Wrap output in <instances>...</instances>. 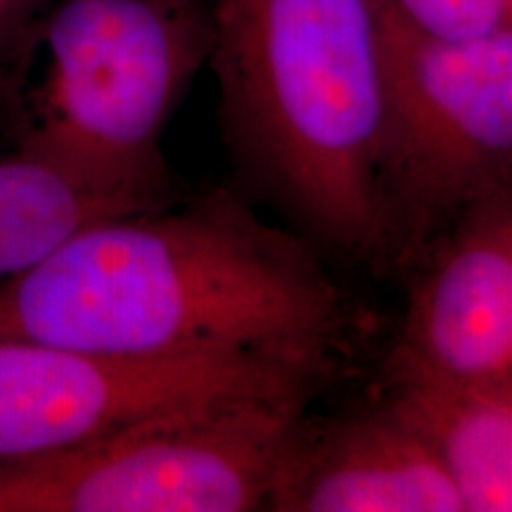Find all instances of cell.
<instances>
[{
	"label": "cell",
	"mask_w": 512,
	"mask_h": 512,
	"mask_svg": "<svg viewBox=\"0 0 512 512\" xmlns=\"http://www.w3.org/2000/svg\"><path fill=\"white\" fill-rule=\"evenodd\" d=\"M342 332V297L313 242L226 190L95 221L0 285L3 337L107 356L332 361Z\"/></svg>",
	"instance_id": "1"
},
{
	"label": "cell",
	"mask_w": 512,
	"mask_h": 512,
	"mask_svg": "<svg viewBox=\"0 0 512 512\" xmlns=\"http://www.w3.org/2000/svg\"><path fill=\"white\" fill-rule=\"evenodd\" d=\"M209 64L238 164L313 245L387 249L384 0H207Z\"/></svg>",
	"instance_id": "2"
},
{
	"label": "cell",
	"mask_w": 512,
	"mask_h": 512,
	"mask_svg": "<svg viewBox=\"0 0 512 512\" xmlns=\"http://www.w3.org/2000/svg\"><path fill=\"white\" fill-rule=\"evenodd\" d=\"M209 50L207 0H50L0 57L15 150L138 209L169 204L164 128Z\"/></svg>",
	"instance_id": "3"
},
{
	"label": "cell",
	"mask_w": 512,
	"mask_h": 512,
	"mask_svg": "<svg viewBox=\"0 0 512 512\" xmlns=\"http://www.w3.org/2000/svg\"><path fill=\"white\" fill-rule=\"evenodd\" d=\"M313 396L164 413L72 451L0 465V512L266 510Z\"/></svg>",
	"instance_id": "4"
},
{
	"label": "cell",
	"mask_w": 512,
	"mask_h": 512,
	"mask_svg": "<svg viewBox=\"0 0 512 512\" xmlns=\"http://www.w3.org/2000/svg\"><path fill=\"white\" fill-rule=\"evenodd\" d=\"M387 247L512 190V34L441 38L384 3Z\"/></svg>",
	"instance_id": "5"
},
{
	"label": "cell",
	"mask_w": 512,
	"mask_h": 512,
	"mask_svg": "<svg viewBox=\"0 0 512 512\" xmlns=\"http://www.w3.org/2000/svg\"><path fill=\"white\" fill-rule=\"evenodd\" d=\"M323 358L221 351L126 358L0 335V465L72 451L157 415L268 396H316Z\"/></svg>",
	"instance_id": "6"
},
{
	"label": "cell",
	"mask_w": 512,
	"mask_h": 512,
	"mask_svg": "<svg viewBox=\"0 0 512 512\" xmlns=\"http://www.w3.org/2000/svg\"><path fill=\"white\" fill-rule=\"evenodd\" d=\"M394 375L512 384V190L467 211L413 287Z\"/></svg>",
	"instance_id": "7"
},
{
	"label": "cell",
	"mask_w": 512,
	"mask_h": 512,
	"mask_svg": "<svg viewBox=\"0 0 512 512\" xmlns=\"http://www.w3.org/2000/svg\"><path fill=\"white\" fill-rule=\"evenodd\" d=\"M266 510L465 512V505L430 444L387 406L335 422L304 415Z\"/></svg>",
	"instance_id": "8"
},
{
	"label": "cell",
	"mask_w": 512,
	"mask_h": 512,
	"mask_svg": "<svg viewBox=\"0 0 512 512\" xmlns=\"http://www.w3.org/2000/svg\"><path fill=\"white\" fill-rule=\"evenodd\" d=\"M389 408L430 444L465 512H512V384L394 375Z\"/></svg>",
	"instance_id": "9"
},
{
	"label": "cell",
	"mask_w": 512,
	"mask_h": 512,
	"mask_svg": "<svg viewBox=\"0 0 512 512\" xmlns=\"http://www.w3.org/2000/svg\"><path fill=\"white\" fill-rule=\"evenodd\" d=\"M145 211L72 181L46 162L0 155V285L95 221Z\"/></svg>",
	"instance_id": "10"
},
{
	"label": "cell",
	"mask_w": 512,
	"mask_h": 512,
	"mask_svg": "<svg viewBox=\"0 0 512 512\" xmlns=\"http://www.w3.org/2000/svg\"><path fill=\"white\" fill-rule=\"evenodd\" d=\"M415 29L441 38L512 34V0H384Z\"/></svg>",
	"instance_id": "11"
}]
</instances>
